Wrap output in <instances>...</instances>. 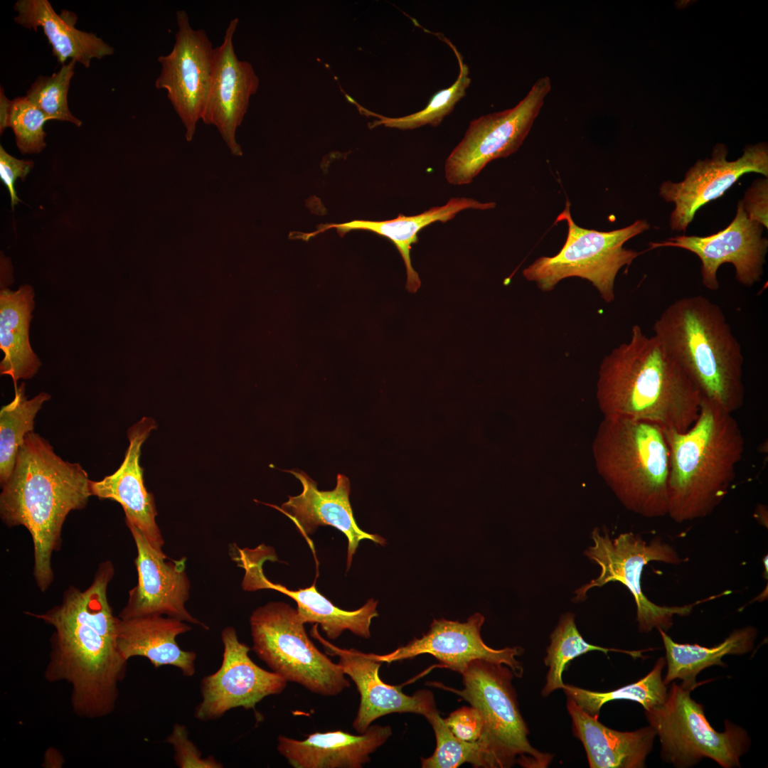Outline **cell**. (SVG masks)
Returning a JSON list of instances; mask_svg holds the SVG:
<instances>
[{"label":"cell","instance_id":"10","mask_svg":"<svg viewBox=\"0 0 768 768\" xmlns=\"http://www.w3.org/2000/svg\"><path fill=\"white\" fill-rule=\"evenodd\" d=\"M693 689L673 683L663 704L645 710L659 737L662 759L678 767L693 766L704 757L725 768L740 767L750 743L747 732L727 720L723 732L715 730L703 706L691 698Z\"/></svg>","mask_w":768,"mask_h":768},{"label":"cell","instance_id":"25","mask_svg":"<svg viewBox=\"0 0 768 768\" xmlns=\"http://www.w3.org/2000/svg\"><path fill=\"white\" fill-rule=\"evenodd\" d=\"M495 202H480L466 197L450 198L440 206L432 207L420 214L405 216L398 215L395 218L374 221L353 220L343 223H329L320 225L315 231L308 233H296L294 238L308 240L316 235L329 229L335 228L341 236L355 230H363L375 233L389 239L399 251L407 272L406 289L415 293L421 285L417 272L413 269L410 257L412 245L418 241V233L435 222H447L464 210H490L496 207Z\"/></svg>","mask_w":768,"mask_h":768},{"label":"cell","instance_id":"27","mask_svg":"<svg viewBox=\"0 0 768 768\" xmlns=\"http://www.w3.org/2000/svg\"><path fill=\"white\" fill-rule=\"evenodd\" d=\"M567 708L575 736L582 742L591 768H641L652 750L655 730L620 732L602 724L567 698Z\"/></svg>","mask_w":768,"mask_h":768},{"label":"cell","instance_id":"3","mask_svg":"<svg viewBox=\"0 0 768 768\" xmlns=\"http://www.w3.org/2000/svg\"><path fill=\"white\" fill-rule=\"evenodd\" d=\"M596 398L604 417H626L662 430L686 431L695 421L701 396L654 335L634 325L629 340L602 359Z\"/></svg>","mask_w":768,"mask_h":768},{"label":"cell","instance_id":"31","mask_svg":"<svg viewBox=\"0 0 768 768\" xmlns=\"http://www.w3.org/2000/svg\"><path fill=\"white\" fill-rule=\"evenodd\" d=\"M50 395L41 392L31 399L22 382L11 402L0 410V484H4L14 468L19 448L26 435L33 432L34 419Z\"/></svg>","mask_w":768,"mask_h":768},{"label":"cell","instance_id":"2","mask_svg":"<svg viewBox=\"0 0 768 768\" xmlns=\"http://www.w3.org/2000/svg\"><path fill=\"white\" fill-rule=\"evenodd\" d=\"M87 471L63 460L48 440L31 432L18 452L13 471L1 486L0 516L9 527L23 526L34 550L33 575L46 591L53 580L51 556L60 548L68 513L84 508L92 496Z\"/></svg>","mask_w":768,"mask_h":768},{"label":"cell","instance_id":"8","mask_svg":"<svg viewBox=\"0 0 768 768\" xmlns=\"http://www.w3.org/2000/svg\"><path fill=\"white\" fill-rule=\"evenodd\" d=\"M250 625L252 650L287 682L323 696L337 695L350 686L341 666L309 639L297 609L269 602L253 611Z\"/></svg>","mask_w":768,"mask_h":768},{"label":"cell","instance_id":"37","mask_svg":"<svg viewBox=\"0 0 768 768\" xmlns=\"http://www.w3.org/2000/svg\"><path fill=\"white\" fill-rule=\"evenodd\" d=\"M48 120L26 96L11 100L7 127L12 129L21 154H37L43 150L46 146L43 127Z\"/></svg>","mask_w":768,"mask_h":768},{"label":"cell","instance_id":"34","mask_svg":"<svg viewBox=\"0 0 768 768\" xmlns=\"http://www.w3.org/2000/svg\"><path fill=\"white\" fill-rule=\"evenodd\" d=\"M439 38L451 47L457 58L459 70L457 80L450 87L436 92L422 110L398 118L375 114L380 120L375 121L371 127L383 124L386 127L406 130L417 129L427 124L437 127L447 115L452 112L456 104L466 95V91L471 81L469 67L464 63L461 53L451 41L444 36Z\"/></svg>","mask_w":768,"mask_h":768},{"label":"cell","instance_id":"13","mask_svg":"<svg viewBox=\"0 0 768 768\" xmlns=\"http://www.w3.org/2000/svg\"><path fill=\"white\" fill-rule=\"evenodd\" d=\"M177 31L171 52L161 55L157 89L167 92L174 111L185 128L187 141L193 139L208 100L214 63L215 48L203 29H194L187 12L176 13Z\"/></svg>","mask_w":768,"mask_h":768},{"label":"cell","instance_id":"22","mask_svg":"<svg viewBox=\"0 0 768 768\" xmlns=\"http://www.w3.org/2000/svg\"><path fill=\"white\" fill-rule=\"evenodd\" d=\"M285 471L300 481L302 492L297 496H289L280 507L267 505L289 517L306 539L321 526H330L341 531L348 540L347 570L362 540L368 539L382 545L386 543L383 537L363 531L356 523L349 501L351 484L347 476L338 474L335 488L321 491L316 482L303 471Z\"/></svg>","mask_w":768,"mask_h":768},{"label":"cell","instance_id":"28","mask_svg":"<svg viewBox=\"0 0 768 768\" xmlns=\"http://www.w3.org/2000/svg\"><path fill=\"white\" fill-rule=\"evenodd\" d=\"M14 9L17 11L14 21L28 29L43 30L53 54L62 65L68 59L89 68L92 58L111 55L114 48L93 33L75 28L77 16L67 10L60 14L48 0H18Z\"/></svg>","mask_w":768,"mask_h":768},{"label":"cell","instance_id":"16","mask_svg":"<svg viewBox=\"0 0 768 768\" xmlns=\"http://www.w3.org/2000/svg\"><path fill=\"white\" fill-rule=\"evenodd\" d=\"M727 149L718 144L711 159L698 161L686 174L683 181H664L659 195L675 206L671 214L673 230L685 231L695 213L710 201L720 197L745 174L755 172L768 176L767 144L747 146L738 159L727 160Z\"/></svg>","mask_w":768,"mask_h":768},{"label":"cell","instance_id":"41","mask_svg":"<svg viewBox=\"0 0 768 768\" xmlns=\"http://www.w3.org/2000/svg\"><path fill=\"white\" fill-rule=\"evenodd\" d=\"M33 166V161L18 159L8 154L2 146H0V177L9 191L13 208L20 201L16 195L15 182L18 178L23 181Z\"/></svg>","mask_w":768,"mask_h":768},{"label":"cell","instance_id":"36","mask_svg":"<svg viewBox=\"0 0 768 768\" xmlns=\"http://www.w3.org/2000/svg\"><path fill=\"white\" fill-rule=\"evenodd\" d=\"M76 63L71 60L51 75L38 76L27 90L26 97L48 120L67 121L80 127L82 121L71 113L68 104V90Z\"/></svg>","mask_w":768,"mask_h":768},{"label":"cell","instance_id":"12","mask_svg":"<svg viewBox=\"0 0 768 768\" xmlns=\"http://www.w3.org/2000/svg\"><path fill=\"white\" fill-rule=\"evenodd\" d=\"M551 90L548 76L538 78L514 107L472 120L444 164L447 181L470 183L491 161L515 153L528 136Z\"/></svg>","mask_w":768,"mask_h":768},{"label":"cell","instance_id":"1","mask_svg":"<svg viewBox=\"0 0 768 768\" xmlns=\"http://www.w3.org/2000/svg\"><path fill=\"white\" fill-rule=\"evenodd\" d=\"M113 575L112 562H103L85 590L70 587L60 605L43 614L25 612L54 627L45 677L71 686L73 709L81 717L110 714L125 674L127 661L117 644L119 618L107 594Z\"/></svg>","mask_w":768,"mask_h":768},{"label":"cell","instance_id":"29","mask_svg":"<svg viewBox=\"0 0 768 768\" xmlns=\"http://www.w3.org/2000/svg\"><path fill=\"white\" fill-rule=\"evenodd\" d=\"M33 298V289L28 284L0 292V348L4 353L0 373L11 377L15 391L19 379H31L41 366L29 342Z\"/></svg>","mask_w":768,"mask_h":768},{"label":"cell","instance_id":"24","mask_svg":"<svg viewBox=\"0 0 768 768\" xmlns=\"http://www.w3.org/2000/svg\"><path fill=\"white\" fill-rule=\"evenodd\" d=\"M254 560L244 553L246 570L244 588L249 590L272 589L293 599L297 604V612L302 621L319 624L326 637L336 639L345 630H349L361 637H370V626L373 618L378 616V602L368 599L361 608L348 611L341 609L319 592L315 584L305 589L291 590L279 584H274L267 580L262 572V563L265 558H255V550H251Z\"/></svg>","mask_w":768,"mask_h":768},{"label":"cell","instance_id":"35","mask_svg":"<svg viewBox=\"0 0 768 768\" xmlns=\"http://www.w3.org/2000/svg\"><path fill=\"white\" fill-rule=\"evenodd\" d=\"M425 718L434 730L437 745L434 753L421 758L422 768H457L464 763L474 767L493 768L492 762L479 742H467L457 738L436 711Z\"/></svg>","mask_w":768,"mask_h":768},{"label":"cell","instance_id":"20","mask_svg":"<svg viewBox=\"0 0 768 768\" xmlns=\"http://www.w3.org/2000/svg\"><path fill=\"white\" fill-rule=\"evenodd\" d=\"M238 18L230 20L220 46L215 48L211 85L201 120L216 127L231 153L242 154L235 138L259 80L252 65L240 60L233 46Z\"/></svg>","mask_w":768,"mask_h":768},{"label":"cell","instance_id":"19","mask_svg":"<svg viewBox=\"0 0 768 768\" xmlns=\"http://www.w3.org/2000/svg\"><path fill=\"white\" fill-rule=\"evenodd\" d=\"M311 634L324 646L326 654L338 656V663L359 692L360 705L352 724L358 734L365 732L374 720L388 714L412 713L426 717L438 711L430 690H419L407 695L402 691V686L384 683L378 673L382 662L373 654L334 646L321 636L317 624L313 626Z\"/></svg>","mask_w":768,"mask_h":768},{"label":"cell","instance_id":"33","mask_svg":"<svg viewBox=\"0 0 768 768\" xmlns=\"http://www.w3.org/2000/svg\"><path fill=\"white\" fill-rule=\"evenodd\" d=\"M599 651L607 654L609 651L622 652L632 657H643L640 651H624L608 649L587 643L579 632L575 622V615L568 612L562 615L550 636V644L547 649L545 664L549 669L546 683L542 690L543 697L558 689H562L564 683L562 673L567 665L574 658L590 651Z\"/></svg>","mask_w":768,"mask_h":768},{"label":"cell","instance_id":"18","mask_svg":"<svg viewBox=\"0 0 768 768\" xmlns=\"http://www.w3.org/2000/svg\"><path fill=\"white\" fill-rule=\"evenodd\" d=\"M127 526L137 550L134 563L138 583L129 592L127 602L119 617L125 619L166 615L208 629V626L193 617L185 607L191 587L186 572V558L165 562L167 556L158 553L138 528L132 525Z\"/></svg>","mask_w":768,"mask_h":768},{"label":"cell","instance_id":"38","mask_svg":"<svg viewBox=\"0 0 768 768\" xmlns=\"http://www.w3.org/2000/svg\"><path fill=\"white\" fill-rule=\"evenodd\" d=\"M166 742L172 745L174 762L181 768H221L223 764L212 755L202 757L201 751L189 740L187 727L181 724L173 726Z\"/></svg>","mask_w":768,"mask_h":768},{"label":"cell","instance_id":"7","mask_svg":"<svg viewBox=\"0 0 768 768\" xmlns=\"http://www.w3.org/2000/svg\"><path fill=\"white\" fill-rule=\"evenodd\" d=\"M565 221L566 240L558 253L535 260L523 271L524 277L536 284L543 292H550L568 277L585 279L596 288L607 303L614 301L616 277L624 266L629 267L640 252L624 247V244L647 230L646 220H637L626 227L611 231L586 229L577 225L571 215L570 203L555 223Z\"/></svg>","mask_w":768,"mask_h":768},{"label":"cell","instance_id":"40","mask_svg":"<svg viewBox=\"0 0 768 768\" xmlns=\"http://www.w3.org/2000/svg\"><path fill=\"white\" fill-rule=\"evenodd\" d=\"M750 219L767 228L768 225V181L759 178L754 181L740 201Z\"/></svg>","mask_w":768,"mask_h":768},{"label":"cell","instance_id":"4","mask_svg":"<svg viewBox=\"0 0 768 768\" xmlns=\"http://www.w3.org/2000/svg\"><path fill=\"white\" fill-rule=\"evenodd\" d=\"M663 432L669 450L667 515L678 523L710 515L727 494L743 457L737 421L701 397L698 417L686 431Z\"/></svg>","mask_w":768,"mask_h":768},{"label":"cell","instance_id":"11","mask_svg":"<svg viewBox=\"0 0 768 768\" xmlns=\"http://www.w3.org/2000/svg\"><path fill=\"white\" fill-rule=\"evenodd\" d=\"M592 538L594 544L585 550V554L600 567V574L576 590V601L583 600L591 588L601 587L610 582H619L634 597L639 631L649 632L654 628L664 631L668 630L675 614L687 616L694 606L709 599L681 607H667L657 605L646 597L641 581L644 566L651 561L671 565H678L681 562L675 549L661 539L656 538L647 543L641 536L631 532L622 533L612 539L607 533L602 534L597 528L592 532Z\"/></svg>","mask_w":768,"mask_h":768},{"label":"cell","instance_id":"15","mask_svg":"<svg viewBox=\"0 0 768 768\" xmlns=\"http://www.w3.org/2000/svg\"><path fill=\"white\" fill-rule=\"evenodd\" d=\"M763 226L748 218L741 201L729 225L710 235H678L659 242H650V249L674 247L695 254L701 262L703 284L709 290L718 289L719 267L731 263L737 281L752 287L761 279L768 249L767 238L762 237Z\"/></svg>","mask_w":768,"mask_h":768},{"label":"cell","instance_id":"30","mask_svg":"<svg viewBox=\"0 0 768 768\" xmlns=\"http://www.w3.org/2000/svg\"><path fill=\"white\" fill-rule=\"evenodd\" d=\"M666 650L668 664L663 683L668 684L675 679L693 688L697 686L696 676L703 669L713 666H725L722 658L728 654H742L751 651L757 636L754 627H745L734 631L720 644L708 648L698 644H678L664 631L658 629Z\"/></svg>","mask_w":768,"mask_h":768},{"label":"cell","instance_id":"32","mask_svg":"<svg viewBox=\"0 0 768 768\" xmlns=\"http://www.w3.org/2000/svg\"><path fill=\"white\" fill-rule=\"evenodd\" d=\"M666 658L661 657L653 669L638 681L607 692H597L573 685L564 684L562 690L567 698L573 700L588 714L599 715L602 707L615 700H629L640 703L645 710L663 703L667 695L666 685L661 678Z\"/></svg>","mask_w":768,"mask_h":768},{"label":"cell","instance_id":"42","mask_svg":"<svg viewBox=\"0 0 768 768\" xmlns=\"http://www.w3.org/2000/svg\"><path fill=\"white\" fill-rule=\"evenodd\" d=\"M11 100L7 99L4 93V89L1 87L0 93V129L1 134L7 127V120Z\"/></svg>","mask_w":768,"mask_h":768},{"label":"cell","instance_id":"9","mask_svg":"<svg viewBox=\"0 0 768 768\" xmlns=\"http://www.w3.org/2000/svg\"><path fill=\"white\" fill-rule=\"evenodd\" d=\"M464 688L442 686L466 700L481 713L484 723L483 745L496 768L517 763L525 768H545L553 755L533 747L512 685V671L506 665L472 661L462 673Z\"/></svg>","mask_w":768,"mask_h":768},{"label":"cell","instance_id":"21","mask_svg":"<svg viewBox=\"0 0 768 768\" xmlns=\"http://www.w3.org/2000/svg\"><path fill=\"white\" fill-rule=\"evenodd\" d=\"M156 428V421L150 417H143L132 425L127 431L129 446L119 467L100 481L90 480V487L92 496L118 502L126 524L138 528L158 553L166 555L162 550L164 540L156 522L154 496L144 486L140 465L142 447Z\"/></svg>","mask_w":768,"mask_h":768},{"label":"cell","instance_id":"17","mask_svg":"<svg viewBox=\"0 0 768 768\" xmlns=\"http://www.w3.org/2000/svg\"><path fill=\"white\" fill-rule=\"evenodd\" d=\"M481 613H475L466 622L434 619L428 631L421 638H414L406 645L383 655L374 654L382 663L412 658L428 654L444 667L460 674L474 660H484L508 666L516 677H521L523 668L516 656L523 650L519 646L495 649L487 646L481 636L484 622Z\"/></svg>","mask_w":768,"mask_h":768},{"label":"cell","instance_id":"6","mask_svg":"<svg viewBox=\"0 0 768 768\" xmlns=\"http://www.w3.org/2000/svg\"><path fill=\"white\" fill-rule=\"evenodd\" d=\"M592 451L597 473L626 508L646 518L667 515L669 450L661 427L604 417Z\"/></svg>","mask_w":768,"mask_h":768},{"label":"cell","instance_id":"23","mask_svg":"<svg viewBox=\"0 0 768 768\" xmlns=\"http://www.w3.org/2000/svg\"><path fill=\"white\" fill-rule=\"evenodd\" d=\"M389 725H370L362 734L314 732L303 740L277 737V750L294 768H361L392 735Z\"/></svg>","mask_w":768,"mask_h":768},{"label":"cell","instance_id":"26","mask_svg":"<svg viewBox=\"0 0 768 768\" xmlns=\"http://www.w3.org/2000/svg\"><path fill=\"white\" fill-rule=\"evenodd\" d=\"M190 630L185 622L163 615L119 618L117 647L127 661L132 657H144L156 668L175 666L190 677L196 671V654L181 649L176 641L177 636Z\"/></svg>","mask_w":768,"mask_h":768},{"label":"cell","instance_id":"5","mask_svg":"<svg viewBox=\"0 0 768 768\" xmlns=\"http://www.w3.org/2000/svg\"><path fill=\"white\" fill-rule=\"evenodd\" d=\"M653 331L702 398L730 413L742 407L744 356L719 305L700 294L680 298L656 318Z\"/></svg>","mask_w":768,"mask_h":768},{"label":"cell","instance_id":"39","mask_svg":"<svg viewBox=\"0 0 768 768\" xmlns=\"http://www.w3.org/2000/svg\"><path fill=\"white\" fill-rule=\"evenodd\" d=\"M443 721L457 738L467 742H479L484 747L482 741L484 723L481 713L476 708L471 705L462 706L452 712Z\"/></svg>","mask_w":768,"mask_h":768},{"label":"cell","instance_id":"14","mask_svg":"<svg viewBox=\"0 0 768 768\" xmlns=\"http://www.w3.org/2000/svg\"><path fill=\"white\" fill-rule=\"evenodd\" d=\"M221 639L224 647L221 666L201 681L202 700L194 712V717L201 721L217 720L238 707L254 710L264 698L282 693L287 684L281 676L252 661L250 647L239 641L233 627L225 628Z\"/></svg>","mask_w":768,"mask_h":768}]
</instances>
